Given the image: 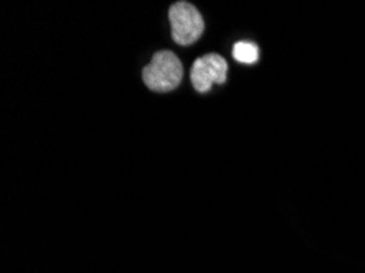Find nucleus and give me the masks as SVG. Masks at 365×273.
<instances>
[{"label": "nucleus", "instance_id": "1", "mask_svg": "<svg viewBox=\"0 0 365 273\" xmlns=\"http://www.w3.org/2000/svg\"><path fill=\"white\" fill-rule=\"evenodd\" d=\"M182 76H184V68L173 51L156 53L149 66L143 69V79L154 92L174 91L179 87Z\"/></svg>", "mask_w": 365, "mask_h": 273}, {"label": "nucleus", "instance_id": "3", "mask_svg": "<svg viewBox=\"0 0 365 273\" xmlns=\"http://www.w3.org/2000/svg\"><path fill=\"white\" fill-rule=\"evenodd\" d=\"M226 74H228L226 61L220 54H207L193 63L190 79L197 92L207 93L213 83H223Z\"/></svg>", "mask_w": 365, "mask_h": 273}, {"label": "nucleus", "instance_id": "4", "mask_svg": "<svg viewBox=\"0 0 365 273\" xmlns=\"http://www.w3.org/2000/svg\"><path fill=\"white\" fill-rule=\"evenodd\" d=\"M233 56L236 61L245 64H254L259 59V48L249 41H240L235 44Z\"/></svg>", "mask_w": 365, "mask_h": 273}, {"label": "nucleus", "instance_id": "2", "mask_svg": "<svg viewBox=\"0 0 365 273\" xmlns=\"http://www.w3.org/2000/svg\"><path fill=\"white\" fill-rule=\"evenodd\" d=\"M173 38L180 46L195 43L203 33V19L198 10L189 2H177L169 10Z\"/></svg>", "mask_w": 365, "mask_h": 273}]
</instances>
